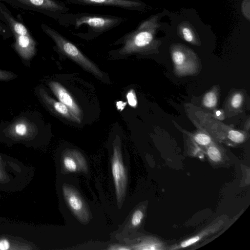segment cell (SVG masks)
Listing matches in <instances>:
<instances>
[{"label":"cell","instance_id":"6da1fadb","mask_svg":"<svg viewBox=\"0 0 250 250\" xmlns=\"http://www.w3.org/2000/svg\"><path fill=\"white\" fill-rule=\"evenodd\" d=\"M127 20L124 17L110 15L68 12L61 15L57 21L73 36L91 40Z\"/></svg>","mask_w":250,"mask_h":250},{"label":"cell","instance_id":"7a4b0ae2","mask_svg":"<svg viewBox=\"0 0 250 250\" xmlns=\"http://www.w3.org/2000/svg\"><path fill=\"white\" fill-rule=\"evenodd\" d=\"M41 28L54 42L56 48L60 53L75 62L83 68L92 73L99 79L103 78L104 75L102 71L86 57L73 42L45 23H42Z\"/></svg>","mask_w":250,"mask_h":250},{"label":"cell","instance_id":"3957f363","mask_svg":"<svg viewBox=\"0 0 250 250\" xmlns=\"http://www.w3.org/2000/svg\"><path fill=\"white\" fill-rule=\"evenodd\" d=\"M13 4L32 10L57 20L62 14L68 12L66 4L59 0H10Z\"/></svg>","mask_w":250,"mask_h":250},{"label":"cell","instance_id":"277c9868","mask_svg":"<svg viewBox=\"0 0 250 250\" xmlns=\"http://www.w3.org/2000/svg\"><path fill=\"white\" fill-rule=\"evenodd\" d=\"M111 170L117 201L120 202L125 195L127 178L120 149L115 146L112 158Z\"/></svg>","mask_w":250,"mask_h":250},{"label":"cell","instance_id":"5b68a950","mask_svg":"<svg viewBox=\"0 0 250 250\" xmlns=\"http://www.w3.org/2000/svg\"><path fill=\"white\" fill-rule=\"evenodd\" d=\"M62 192L68 206L77 218L82 222L87 221L89 212L80 195L72 188L65 185L62 186Z\"/></svg>","mask_w":250,"mask_h":250},{"label":"cell","instance_id":"8992f818","mask_svg":"<svg viewBox=\"0 0 250 250\" xmlns=\"http://www.w3.org/2000/svg\"><path fill=\"white\" fill-rule=\"evenodd\" d=\"M70 4L83 6H104L128 10H138L143 4L137 0H65Z\"/></svg>","mask_w":250,"mask_h":250},{"label":"cell","instance_id":"52a82bcc","mask_svg":"<svg viewBox=\"0 0 250 250\" xmlns=\"http://www.w3.org/2000/svg\"><path fill=\"white\" fill-rule=\"evenodd\" d=\"M48 85L58 100L65 105L81 122L83 116L82 110L66 89L57 82L51 81Z\"/></svg>","mask_w":250,"mask_h":250},{"label":"cell","instance_id":"ba28073f","mask_svg":"<svg viewBox=\"0 0 250 250\" xmlns=\"http://www.w3.org/2000/svg\"><path fill=\"white\" fill-rule=\"evenodd\" d=\"M38 93L43 103L52 112L73 122L81 123L65 105L51 97L43 88L40 87Z\"/></svg>","mask_w":250,"mask_h":250},{"label":"cell","instance_id":"9c48e42d","mask_svg":"<svg viewBox=\"0 0 250 250\" xmlns=\"http://www.w3.org/2000/svg\"><path fill=\"white\" fill-rule=\"evenodd\" d=\"M14 46L20 56L25 60L31 59L36 53V42L31 34L16 35Z\"/></svg>","mask_w":250,"mask_h":250},{"label":"cell","instance_id":"30bf717a","mask_svg":"<svg viewBox=\"0 0 250 250\" xmlns=\"http://www.w3.org/2000/svg\"><path fill=\"white\" fill-rule=\"evenodd\" d=\"M11 134L18 137H25L33 133L36 126L27 119H20L10 124L6 128Z\"/></svg>","mask_w":250,"mask_h":250},{"label":"cell","instance_id":"8fae6325","mask_svg":"<svg viewBox=\"0 0 250 250\" xmlns=\"http://www.w3.org/2000/svg\"><path fill=\"white\" fill-rule=\"evenodd\" d=\"M3 16L7 21L9 27L10 28L14 36L16 35H25L30 34V32L26 27L22 23L17 21L12 16L9 15L6 12L1 10Z\"/></svg>","mask_w":250,"mask_h":250},{"label":"cell","instance_id":"7c38bea8","mask_svg":"<svg viewBox=\"0 0 250 250\" xmlns=\"http://www.w3.org/2000/svg\"><path fill=\"white\" fill-rule=\"evenodd\" d=\"M62 163L64 168L69 172H76L78 169V164L74 156H71L70 155H64Z\"/></svg>","mask_w":250,"mask_h":250},{"label":"cell","instance_id":"4fadbf2b","mask_svg":"<svg viewBox=\"0 0 250 250\" xmlns=\"http://www.w3.org/2000/svg\"><path fill=\"white\" fill-rule=\"evenodd\" d=\"M217 97L213 92H209L206 94L203 98V104L207 107L212 108L217 104Z\"/></svg>","mask_w":250,"mask_h":250},{"label":"cell","instance_id":"5bb4252c","mask_svg":"<svg viewBox=\"0 0 250 250\" xmlns=\"http://www.w3.org/2000/svg\"><path fill=\"white\" fill-rule=\"evenodd\" d=\"M207 154L209 158L214 162H218L222 159L220 150L215 146H209L207 149Z\"/></svg>","mask_w":250,"mask_h":250},{"label":"cell","instance_id":"9a60e30c","mask_svg":"<svg viewBox=\"0 0 250 250\" xmlns=\"http://www.w3.org/2000/svg\"><path fill=\"white\" fill-rule=\"evenodd\" d=\"M228 136L231 141L236 143L243 142L245 139V136L242 133L234 130L229 131Z\"/></svg>","mask_w":250,"mask_h":250},{"label":"cell","instance_id":"2e32d148","mask_svg":"<svg viewBox=\"0 0 250 250\" xmlns=\"http://www.w3.org/2000/svg\"><path fill=\"white\" fill-rule=\"evenodd\" d=\"M195 142L202 146H207L209 144L211 140L210 137L204 133H199L194 136Z\"/></svg>","mask_w":250,"mask_h":250},{"label":"cell","instance_id":"e0dca14e","mask_svg":"<svg viewBox=\"0 0 250 250\" xmlns=\"http://www.w3.org/2000/svg\"><path fill=\"white\" fill-rule=\"evenodd\" d=\"M144 217V213L142 210L137 209L135 210L131 218V224L134 227L139 226L142 222Z\"/></svg>","mask_w":250,"mask_h":250},{"label":"cell","instance_id":"ac0fdd59","mask_svg":"<svg viewBox=\"0 0 250 250\" xmlns=\"http://www.w3.org/2000/svg\"><path fill=\"white\" fill-rule=\"evenodd\" d=\"M126 97L128 104L132 107H136L137 105V100L135 91L133 89H130L127 92Z\"/></svg>","mask_w":250,"mask_h":250},{"label":"cell","instance_id":"d6986e66","mask_svg":"<svg viewBox=\"0 0 250 250\" xmlns=\"http://www.w3.org/2000/svg\"><path fill=\"white\" fill-rule=\"evenodd\" d=\"M172 58L174 63L177 65H182L185 59V55L179 51L173 52Z\"/></svg>","mask_w":250,"mask_h":250},{"label":"cell","instance_id":"ffe728a7","mask_svg":"<svg viewBox=\"0 0 250 250\" xmlns=\"http://www.w3.org/2000/svg\"><path fill=\"white\" fill-rule=\"evenodd\" d=\"M242 101L243 98L242 95L240 94L236 93L232 97L231 99V105L234 108H237L241 105Z\"/></svg>","mask_w":250,"mask_h":250},{"label":"cell","instance_id":"44dd1931","mask_svg":"<svg viewBox=\"0 0 250 250\" xmlns=\"http://www.w3.org/2000/svg\"><path fill=\"white\" fill-rule=\"evenodd\" d=\"M200 237L198 236H194L182 242L181 244V247L182 248L188 247L195 243L198 241Z\"/></svg>","mask_w":250,"mask_h":250},{"label":"cell","instance_id":"7402d4cb","mask_svg":"<svg viewBox=\"0 0 250 250\" xmlns=\"http://www.w3.org/2000/svg\"><path fill=\"white\" fill-rule=\"evenodd\" d=\"M183 34L185 40L188 42H190L193 40V35L191 31L187 27H185L183 29Z\"/></svg>","mask_w":250,"mask_h":250},{"label":"cell","instance_id":"603a6c76","mask_svg":"<svg viewBox=\"0 0 250 250\" xmlns=\"http://www.w3.org/2000/svg\"><path fill=\"white\" fill-rule=\"evenodd\" d=\"M13 76L12 73L0 69V80H9L13 78Z\"/></svg>","mask_w":250,"mask_h":250},{"label":"cell","instance_id":"cb8c5ba5","mask_svg":"<svg viewBox=\"0 0 250 250\" xmlns=\"http://www.w3.org/2000/svg\"><path fill=\"white\" fill-rule=\"evenodd\" d=\"M10 243L9 241L6 239H2L0 240V250H7L9 249Z\"/></svg>","mask_w":250,"mask_h":250},{"label":"cell","instance_id":"d4e9b609","mask_svg":"<svg viewBox=\"0 0 250 250\" xmlns=\"http://www.w3.org/2000/svg\"><path fill=\"white\" fill-rule=\"evenodd\" d=\"M7 31L6 27L0 23V34L3 35L6 33Z\"/></svg>","mask_w":250,"mask_h":250}]
</instances>
